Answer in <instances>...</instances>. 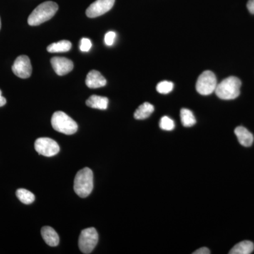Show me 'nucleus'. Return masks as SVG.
Segmentation results:
<instances>
[{"mask_svg": "<svg viewBox=\"0 0 254 254\" xmlns=\"http://www.w3.org/2000/svg\"><path fill=\"white\" fill-rule=\"evenodd\" d=\"M58 10V4L54 1H48L42 3L32 11L28 18L30 26H39L41 23L49 21L56 14Z\"/></svg>", "mask_w": 254, "mask_h": 254, "instance_id": "f257e3e1", "label": "nucleus"}, {"mask_svg": "<svg viewBox=\"0 0 254 254\" xmlns=\"http://www.w3.org/2000/svg\"><path fill=\"white\" fill-rule=\"evenodd\" d=\"M73 190L81 198L88 196L93 190V173L91 169L84 168L76 174Z\"/></svg>", "mask_w": 254, "mask_h": 254, "instance_id": "f03ea898", "label": "nucleus"}, {"mask_svg": "<svg viewBox=\"0 0 254 254\" xmlns=\"http://www.w3.org/2000/svg\"><path fill=\"white\" fill-rule=\"evenodd\" d=\"M241 86L240 78L230 76L217 85L215 94L222 100H234L240 95Z\"/></svg>", "mask_w": 254, "mask_h": 254, "instance_id": "7ed1b4c3", "label": "nucleus"}, {"mask_svg": "<svg viewBox=\"0 0 254 254\" xmlns=\"http://www.w3.org/2000/svg\"><path fill=\"white\" fill-rule=\"evenodd\" d=\"M51 123L55 130L64 134H73L78 130L77 123L64 112L58 111L53 114Z\"/></svg>", "mask_w": 254, "mask_h": 254, "instance_id": "20e7f679", "label": "nucleus"}, {"mask_svg": "<svg viewBox=\"0 0 254 254\" xmlns=\"http://www.w3.org/2000/svg\"><path fill=\"white\" fill-rule=\"evenodd\" d=\"M98 242V234L94 227L82 230L78 238V247L82 253L91 254Z\"/></svg>", "mask_w": 254, "mask_h": 254, "instance_id": "39448f33", "label": "nucleus"}, {"mask_svg": "<svg viewBox=\"0 0 254 254\" xmlns=\"http://www.w3.org/2000/svg\"><path fill=\"white\" fill-rule=\"evenodd\" d=\"M217 78L212 71H205L200 75L196 81L195 88L200 95H208L216 89Z\"/></svg>", "mask_w": 254, "mask_h": 254, "instance_id": "423d86ee", "label": "nucleus"}, {"mask_svg": "<svg viewBox=\"0 0 254 254\" xmlns=\"http://www.w3.org/2000/svg\"><path fill=\"white\" fill-rule=\"evenodd\" d=\"M35 149L40 155L53 157L58 154L60 148L58 143L52 138L42 137L35 142Z\"/></svg>", "mask_w": 254, "mask_h": 254, "instance_id": "0eeeda50", "label": "nucleus"}, {"mask_svg": "<svg viewBox=\"0 0 254 254\" xmlns=\"http://www.w3.org/2000/svg\"><path fill=\"white\" fill-rule=\"evenodd\" d=\"M12 71L18 77L28 78L32 73L31 60L26 55L18 57L12 66Z\"/></svg>", "mask_w": 254, "mask_h": 254, "instance_id": "6e6552de", "label": "nucleus"}, {"mask_svg": "<svg viewBox=\"0 0 254 254\" xmlns=\"http://www.w3.org/2000/svg\"><path fill=\"white\" fill-rule=\"evenodd\" d=\"M115 1V0H96L86 9V16L95 18L105 14L113 7Z\"/></svg>", "mask_w": 254, "mask_h": 254, "instance_id": "1a4fd4ad", "label": "nucleus"}, {"mask_svg": "<svg viewBox=\"0 0 254 254\" xmlns=\"http://www.w3.org/2000/svg\"><path fill=\"white\" fill-rule=\"evenodd\" d=\"M51 64L55 73L59 76L69 73L73 68V62L66 58L55 57L52 58Z\"/></svg>", "mask_w": 254, "mask_h": 254, "instance_id": "9d476101", "label": "nucleus"}, {"mask_svg": "<svg viewBox=\"0 0 254 254\" xmlns=\"http://www.w3.org/2000/svg\"><path fill=\"white\" fill-rule=\"evenodd\" d=\"M86 84L90 88H101L107 84V80L99 71L92 70L87 75Z\"/></svg>", "mask_w": 254, "mask_h": 254, "instance_id": "9b49d317", "label": "nucleus"}, {"mask_svg": "<svg viewBox=\"0 0 254 254\" xmlns=\"http://www.w3.org/2000/svg\"><path fill=\"white\" fill-rule=\"evenodd\" d=\"M235 133L240 144L245 147H250L253 144L254 137L248 129L244 127H238L235 128Z\"/></svg>", "mask_w": 254, "mask_h": 254, "instance_id": "f8f14e48", "label": "nucleus"}, {"mask_svg": "<svg viewBox=\"0 0 254 254\" xmlns=\"http://www.w3.org/2000/svg\"><path fill=\"white\" fill-rule=\"evenodd\" d=\"M41 235L47 245L50 247H56L59 245L60 237L53 227H43L41 230Z\"/></svg>", "mask_w": 254, "mask_h": 254, "instance_id": "ddd939ff", "label": "nucleus"}, {"mask_svg": "<svg viewBox=\"0 0 254 254\" xmlns=\"http://www.w3.org/2000/svg\"><path fill=\"white\" fill-rule=\"evenodd\" d=\"M86 103L90 108L105 110L108 108L109 100L106 97L93 95L86 100Z\"/></svg>", "mask_w": 254, "mask_h": 254, "instance_id": "4468645a", "label": "nucleus"}, {"mask_svg": "<svg viewBox=\"0 0 254 254\" xmlns=\"http://www.w3.org/2000/svg\"><path fill=\"white\" fill-rule=\"evenodd\" d=\"M254 245L250 241H243L235 245L229 252L230 254H250L254 252Z\"/></svg>", "mask_w": 254, "mask_h": 254, "instance_id": "2eb2a0df", "label": "nucleus"}, {"mask_svg": "<svg viewBox=\"0 0 254 254\" xmlns=\"http://www.w3.org/2000/svg\"><path fill=\"white\" fill-rule=\"evenodd\" d=\"M154 112V106L149 103H144L138 107L134 113V118L136 120H142L149 118L151 114Z\"/></svg>", "mask_w": 254, "mask_h": 254, "instance_id": "dca6fc26", "label": "nucleus"}, {"mask_svg": "<svg viewBox=\"0 0 254 254\" xmlns=\"http://www.w3.org/2000/svg\"><path fill=\"white\" fill-rule=\"evenodd\" d=\"M71 48V42L64 40V41H60L58 43L50 45L47 48V50L51 53H66L69 51Z\"/></svg>", "mask_w": 254, "mask_h": 254, "instance_id": "f3484780", "label": "nucleus"}, {"mask_svg": "<svg viewBox=\"0 0 254 254\" xmlns=\"http://www.w3.org/2000/svg\"><path fill=\"white\" fill-rule=\"evenodd\" d=\"M180 118L182 125L185 127H190L193 126L196 123L194 115L190 110L183 108L180 111Z\"/></svg>", "mask_w": 254, "mask_h": 254, "instance_id": "a211bd4d", "label": "nucleus"}, {"mask_svg": "<svg viewBox=\"0 0 254 254\" xmlns=\"http://www.w3.org/2000/svg\"><path fill=\"white\" fill-rule=\"evenodd\" d=\"M16 196L21 203L29 205L35 200V195L32 192L25 189H18L16 190Z\"/></svg>", "mask_w": 254, "mask_h": 254, "instance_id": "6ab92c4d", "label": "nucleus"}, {"mask_svg": "<svg viewBox=\"0 0 254 254\" xmlns=\"http://www.w3.org/2000/svg\"><path fill=\"white\" fill-rule=\"evenodd\" d=\"M173 88L174 83L173 82L168 81L160 82L156 87L157 91L161 94H168L173 91Z\"/></svg>", "mask_w": 254, "mask_h": 254, "instance_id": "aec40b11", "label": "nucleus"}, {"mask_svg": "<svg viewBox=\"0 0 254 254\" xmlns=\"http://www.w3.org/2000/svg\"><path fill=\"white\" fill-rule=\"evenodd\" d=\"M160 128L165 130V131H173L174 128H175V125L171 118H169V117L164 116L160 119Z\"/></svg>", "mask_w": 254, "mask_h": 254, "instance_id": "412c9836", "label": "nucleus"}, {"mask_svg": "<svg viewBox=\"0 0 254 254\" xmlns=\"http://www.w3.org/2000/svg\"><path fill=\"white\" fill-rule=\"evenodd\" d=\"M92 47L91 41L88 38H82L80 42V50L83 53H87L91 50Z\"/></svg>", "mask_w": 254, "mask_h": 254, "instance_id": "4be33fe9", "label": "nucleus"}, {"mask_svg": "<svg viewBox=\"0 0 254 254\" xmlns=\"http://www.w3.org/2000/svg\"><path fill=\"white\" fill-rule=\"evenodd\" d=\"M116 38V33L114 31H109L105 34V43L108 46H113Z\"/></svg>", "mask_w": 254, "mask_h": 254, "instance_id": "5701e85b", "label": "nucleus"}, {"mask_svg": "<svg viewBox=\"0 0 254 254\" xmlns=\"http://www.w3.org/2000/svg\"><path fill=\"white\" fill-rule=\"evenodd\" d=\"M193 254H210V250H208L206 247H202V248H200L199 250L195 251V252H193Z\"/></svg>", "mask_w": 254, "mask_h": 254, "instance_id": "b1692460", "label": "nucleus"}, {"mask_svg": "<svg viewBox=\"0 0 254 254\" xmlns=\"http://www.w3.org/2000/svg\"><path fill=\"white\" fill-rule=\"evenodd\" d=\"M247 9L251 14H254V0H249L247 2Z\"/></svg>", "mask_w": 254, "mask_h": 254, "instance_id": "393cba45", "label": "nucleus"}, {"mask_svg": "<svg viewBox=\"0 0 254 254\" xmlns=\"http://www.w3.org/2000/svg\"><path fill=\"white\" fill-rule=\"evenodd\" d=\"M6 100L5 99L4 97L1 95V91L0 90V107L4 106L6 104Z\"/></svg>", "mask_w": 254, "mask_h": 254, "instance_id": "a878e982", "label": "nucleus"}, {"mask_svg": "<svg viewBox=\"0 0 254 254\" xmlns=\"http://www.w3.org/2000/svg\"><path fill=\"white\" fill-rule=\"evenodd\" d=\"M0 29H1V19H0Z\"/></svg>", "mask_w": 254, "mask_h": 254, "instance_id": "bb28decb", "label": "nucleus"}]
</instances>
